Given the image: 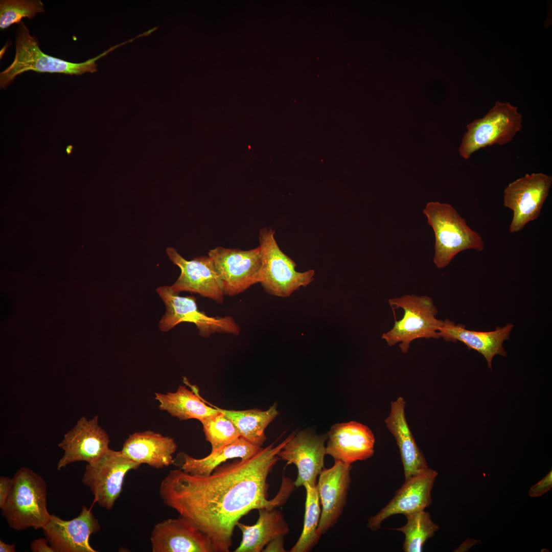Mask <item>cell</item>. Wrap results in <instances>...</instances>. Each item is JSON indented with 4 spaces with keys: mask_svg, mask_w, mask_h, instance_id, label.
<instances>
[{
    "mask_svg": "<svg viewBox=\"0 0 552 552\" xmlns=\"http://www.w3.org/2000/svg\"><path fill=\"white\" fill-rule=\"evenodd\" d=\"M552 176L542 173L526 174L510 182L504 190L503 205L513 212L509 232L523 229L537 219L549 195Z\"/></svg>",
    "mask_w": 552,
    "mask_h": 552,
    "instance_id": "30bf717a",
    "label": "cell"
},
{
    "mask_svg": "<svg viewBox=\"0 0 552 552\" xmlns=\"http://www.w3.org/2000/svg\"><path fill=\"white\" fill-rule=\"evenodd\" d=\"M327 438V434H317L306 429L294 433L279 452L280 459L297 468V476L293 482L295 487L305 484L316 485L317 477L324 468Z\"/></svg>",
    "mask_w": 552,
    "mask_h": 552,
    "instance_id": "7c38bea8",
    "label": "cell"
},
{
    "mask_svg": "<svg viewBox=\"0 0 552 552\" xmlns=\"http://www.w3.org/2000/svg\"><path fill=\"white\" fill-rule=\"evenodd\" d=\"M552 488V470L544 476L538 483L532 486L528 490V494L531 497H539Z\"/></svg>",
    "mask_w": 552,
    "mask_h": 552,
    "instance_id": "4dcf8cb0",
    "label": "cell"
},
{
    "mask_svg": "<svg viewBox=\"0 0 552 552\" xmlns=\"http://www.w3.org/2000/svg\"><path fill=\"white\" fill-rule=\"evenodd\" d=\"M200 421L205 440L211 445V452L235 442L241 437L232 421L219 411Z\"/></svg>",
    "mask_w": 552,
    "mask_h": 552,
    "instance_id": "f1b7e54d",
    "label": "cell"
},
{
    "mask_svg": "<svg viewBox=\"0 0 552 552\" xmlns=\"http://www.w3.org/2000/svg\"><path fill=\"white\" fill-rule=\"evenodd\" d=\"M407 523L402 527L394 530L402 532L405 539L402 549L405 552L423 551L424 543L432 537L439 526L431 519L430 514L422 510L404 515Z\"/></svg>",
    "mask_w": 552,
    "mask_h": 552,
    "instance_id": "83f0119b",
    "label": "cell"
},
{
    "mask_svg": "<svg viewBox=\"0 0 552 552\" xmlns=\"http://www.w3.org/2000/svg\"><path fill=\"white\" fill-rule=\"evenodd\" d=\"M44 12L40 0H1L0 29L4 30L14 24H20L24 18L31 19L37 13Z\"/></svg>",
    "mask_w": 552,
    "mask_h": 552,
    "instance_id": "f546056e",
    "label": "cell"
},
{
    "mask_svg": "<svg viewBox=\"0 0 552 552\" xmlns=\"http://www.w3.org/2000/svg\"><path fill=\"white\" fill-rule=\"evenodd\" d=\"M150 541L153 552H214L210 538L180 515L155 524Z\"/></svg>",
    "mask_w": 552,
    "mask_h": 552,
    "instance_id": "ac0fdd59",
    "label": "cell"
},
{
    "mask_svg": "<svg viewBox=\"0 0 552 552\" xmlns=\"http://www.w3.org/2000/svg\"><path fill=\"white\" fill-rule=\"evenodd\" d=\"M293 434L248 459L220 465L208 475L172 470L162 481L160 497L210 538L215 552H228L242 516L252 510L279 507L292 492L290 486L282 484L277 496L268 500L267 479L280 459L279 452Z\"/></svg>",
    "mask_w": 552,
    "mask_h": 552,
    "instance_id": "6da1fadb",
    "label": "cell"
},
{
    "mask_svg": "<svg viewBox=\"0 0 552 552\" xmlns=\"http://www.w3.org/2000/svg\"><path fill=\"white\" fill-rule=\"evenodd\" d=\"M197 394L179 385L175 392L155 393V399L159 402L160 410L180 420L194 419L200 421L219 411L205 404Z\"/></svg>",
    "mask_w": 552,
    "mask_h": 552,
    "instance_id": "cb8c5ba5",
    "label": "cell"
},
{
    "mask_svg": "<svg viewBox=\"0 0 552 552\" xmlns=\"http://www.w3.org/2000/svg\"><path fill=\"white\" fill-rule=\"evenodd\" d=\"M100 528L98 519L83 505L80 514L70 520L52 514L42 530L55 552H96L89 544V537Z\"/></svg>",
    "mask_w": 552,
    "mask_h": 552,
    "instance_id": "9a60e30c",
    "label": "cell"
},
{
    "mask_svg": "<svg viewBox=\"0 0 552 552\" xmlns=\"http://www.w3.org/2000/svg\"><path fill=\"white\" fill-rule=\"evenodd\" d=\"M83 62L73 63L44 53L36 38L32 36L24 22L19 24L15 40V54L12 63L0 73L1 87L6 88L19 75L29 71L38 73L80 75L97 71L96 61L118 47Z\"/></svg>",
    "mask_w": 552,
    "mask_h": 552,
    "instance_id": "277c9868",
    "label": "cell"
},
{
    "mask_svg": "<svg viewBox=\"0 0 552 552\" xmlns=\"http://www.w3.org/2000/svg\"><path fill=\"white\" fill-rule=\"evenodd\" d=\"M177 446L174 440L151 430L130 434L123 445L122 453L141 465L163 469L174 463Z\"/></svg>",
    "mask_w": 552,
    "mask_h": 552,
    "instance_id": "44dd1931",
    "label": "cell"
},
{
    "mask_svg": "<svg viewBox=\"0 0 552 552\" xmlns=\"http://www.w3.org/2000/svg\"><path fill=\"white\" fill-rule=\"evenodd\" d=\"M303 487L306 492L303 528L298 540L289 550L290 552L310 551L321 537L318 527L321 510L316 485L305 484Z\"/></svg>",
    "mask_w": 552,
    "mask_h": 552,
    "instance_id": "4316f807",
    "label": "cell"
},
{
    "mask_svg": "<svg viewBox=\"0 0 552 552\" xmlns=\"http://www.w3.org/2000/svg\"><path fill=\"white\" fill-rule=\"evenodd\" d=\"M481 543L480 539L468 538L454 551L464 552L468 551L471 547Z\"/></svg>",
    "mask_w": 552,
    "mask_h": 552,
    "instance_id": "e575fe53",
    "label": "cell"
},
{
    "mask_svg": "<svg viewBox=\"0 0 552 552\" xmlns=\"http://www.w3.org/2000/svg\"><path fill=\"white\" fill-rule=\"evenodd\" d=\"M261 448L262 447L252 444L240 437L235 442L211 452L202 458H195L182 453L183 462L180 469L191 475H208L227 460L234 458H240L242 460L248 459Z\"/></svg>",
    "mask_w": 552,
    "mask_h": 552,
    "instance_id": "d4e9b609",
    "label": "cell"
},
{
    "mask_svg": "<svg viewBox=\"0 0 552 552\" xmlns=\"http://www.w3.org/2000/svg\"><path fill=\"white\" fill-rule=\"evenodd\" d=\"M258 511L259 516L255 524L249 525L239 521L237 523L242 533V540L235 552L262 551L271 540L289 533V525L281 511L265 508Z\"/></svg>",
    "mask_w": 552,
    "mask_h": 552,
    "instance_id": "603a6c76",
    "label": "cell"
},
{
    "mask_svg": "<svg viewBox=\"0 0 552 552\" xmlns=\"http://www.w3.org/2000/svg\"><path fill=\"white\" fill-rule=\"evenodd\" d=\"M109 443L108 435L99 425L97 416L90 420L82 417L58 444L64 453L58 462L57 470L74 462H97L109 449Z\"/></svg>",
    "mask_w": 552,
    "mask_h": 552,
    "instance_id": "5bb4252c",
    "label": "cell"
},
{
    "mask_svg": "<svg viewBox=\"0 0 552 552\" xmlns=\"http://www.w3.org/2000/svg\"><path fill=\"white\" fill-rule=\"evenodd\" d=\"M274 235L271 228H262L259 232L262 264L259 283L269 294L286 297L309 285L314 279L315 271H296V263L281 249Z\"/></svg>",
    "mask_w": 552,
    "mask_h": 552,
    "instance_id": "8992f818",
    "label": "cell"
},
{
    "mask_svg": "<svg viewBox=\"0 0 552 552\" xmlns=\"http://www.w3.org/2000/svg\"><path fill=\"white\" fill-rule=\"evenodd\" d=\"M283 537V536L277 537L271 540L265 546L262 551H286L284 547Z\"/></svg>",
    "mask_w": 552,
    "mask_h": 552,
    "instance_id": "836d02e7",
    "label": "cell"
},
{
    "mask_svg": "<svg viewBox=\"0 0 552 552\" xmlns=\"http://www.w3.org/2000/svg\"><path fill=\"white\" fill-rule=\"evenodd\" d=\"M10 493L1 509L10 527L23 531L42 528L51 514L47 509V485L28 467L18 469L12 478Z\"/></svg>",
    "mask_w": 552,
    "mask_h": 552,
    "instance_id": "7a4b0ae2",
    "label": "cell"
},
{
    "mask_svg": "<svg viewBox=\"0 0 552 552\" xmlns=\"http://www.w3.org/2000/svg\"><path fill=\"white\" fill-rule=\"evenodd\" d=\"M326 454L334 461L352 465L372 457L375 438L367 426L356 421L338 423L327 434Z\"/></svg>",
    "mask_w": 552,
    "mask_h": 552,
    "instance_id": "d6986e66",
    "label": "cell"
},
{
    "mask_svg": "<svg viewBox=\"0 0 552 552\" xmlns=\"http://www.w3.org/2000/svg\"><path fill=\"white\" fill-rule=\"evenodd\" d=\"M0 551L1 552H15V544H8L0 540Z\"/></svg>",
    "mask_w": 552,
    "mask_h": 552,
    "instance_id": "d590c367",
    "label": "cell"
},
{
    "mask_svg": "<svg viewBox=\"0 0 552 552\" xmlns=\"http://www.w3.org/2000/svg\"><path fill=\"white\" fill-rule=\"evenodd\" d=\"M330 468H324L316 484L321 505L318 532L321 536L333 527L343 511L351 481L352 465L334 461Z\"/></svg>",
    "mask_w": 552,
    "mask_h": 552,
    "instance_id": "e0dca14e",
    "label": "cell"
},
{
    "mask_svg": "<svg viewBox=\"0 0 552 552\" xmlns=\"http://www.w3.org/2000/svg\"><path fill=\"white\" fill-rule=\"evenodd\" d=\"M210 404L232 421L241 438L260 447L266 440L265 433L266 427L279 415L275 404L266 410L257 408L230 410Z\"/></svg>",
    "mask_w": 552,
    "mask_h": 552,
    "instance_id": "484cf974",
    "label": "cell"
},
{
    "mask_svg": "<svg viewBox=\"0 0 552 552\" xmlns=\"http://www.w3.org/2000/svg\"><path fill=\"white\" fill-rule=\"evenodd\" d=\"M522 116L509 102L496 101L483 117L467 125L458 150L465 159L478 150L510 143L522 129Z\"/></svg>",
    "mask_w": 552,
    "mask_h": 552,
    "instance_id": "52a82bcc",
    "label": "cell"
},
{
    "mask_svg": "<svg viewBox=\"0 0 552 552\" xmlns=\"http://www.w3.org/2000/svg\"><path fill=\"white\" fill-rule=\"evenodd\" d=\"M170 260L179 267L181 272L170 286L174 292H190L222 304L225 296L222 282L212 259L200 256L187 260L171 247L166 249Z\"/></svg>",
    "mask_w": 552,
    "mask_h": 552,
    "instance_id": "4fadbf2b",
    "label": "cell"
},
{
    "mask_svg": "<svg viewBox=\"0 0 552 552\" xmlns=\"http://www.w3.org/2000/svg\"><path fill=\"white\" fill-rule=\"evenodd\" d=\"M435 235L433 262L439 268L447 266L459 252L474 249L481 251L485 243L450 204L430 202L423 210Z\"/></svg>",
    "mask_w": 552,
    "mask_h": 552,
    "instance_id": "3957f363",
    "label": "cell"
},
{
    "mask_svg": "<svg viewBox=\"0 0 552 552\" xmlns=\"http://www.w3.org/2000/svg\"><path fill=\"white\" fill-rule=\"evenodd\" d=\"M156 291L166 308L158 325L163 332L168 331L185 321L194 324L199 335L206 338L215 333L237 336L240 332V327L232 316L211 317L198 310L196 299L193 296H180L169 286H160Z\"/></svg>",
    "mask_w": 552,
    "mask_h": 552,
    "instance_id": "ba28073f",
    "label": "cell"
},
{
    "mask_svg": "<svg viewBox=\"0 0 552 552\" xmlns=\"http://www.w3.org/2000/svg\"><path fill=\"white\" fill-rule=\"evenodd\" d=\"M30 549L33 552H55L45 537L36 539L32 541Z\"/></svg>",
    "mask_w": 552,
    "mask_h": 552,
    "instance_id": "d6a6232c",
    "label": "cell"
},
{
    "mask_svg": "<svg viewBox=\"0 0 552 552\" xmlns=\"http://www.w3.org/2000/svg\"><path fill=\"white\" fill-rule=\"evenodd\" d=\"M406 402L399 397L391 403L390 411L385 420L387 428L395 438L399 449L405 479L419 474L429 467L417 446L408 425L405 413Z\"/></svg>",
    "mask_w": 552,
    "mask_h": 552,
    "instance_id": "7402d4cb",
    "label": "cell"
},
{
    "mask_svg": "<svg viewBox=\"0 0 552 552\" xmlns=\"http://www.w3.org/2000/svg\"><path fill=\"white\" fill-rule=\"evenodd\" d=\"M514 325L508 323L503 327H497L494 331L479 332L467 330L462 324H455L448 318L443 320L439 331L440 338L446 341H460L469 349L476 351L486 359L488 367L492 369V361L496 355L506 357L503 347L505 340L510 338Z\"/></svg>",
    "mask_w": 552,
    "mask_h": 552,
    "instance_id": "ffe728a7",
    "label": "cell"
},
{
    "mask_svg": "<svg viewBox=\"0 0 552 552\" xmlns=\"http://www.w3.org/2000/svg\"><path fill=\"white\" fill-rule=\"evenodd\" d=\"M392 309L402 308L403 317L395 319L393 327L383 333L382 338L393 346L399 343L401 352L407 353L411 342L420 338L439 339L443 320L438 319V310L431 298L426 295L406 294L388 300Z\"/></svg>",
    "mask_w": 552,
    "mask_h": 552,
    "instance_id": "5b68a950",
    "label": "cell"
},
{
    "mask_svg": "<svg viewBox=\"0 0 552 552\" xmlns=\"http://www.w3.org/2000/svg\"><path fill=\"white\" fill-rule=\"evenodd\" d=\"M141 465L121 451L110 448L96 462L87 464L82 481L88 487L98 504L109 511L120 497L125 476Z\"/></svg>",
    "mask_w": 552,
    "mask_h": 552,
    "instance_id": "9c48e42d",
    "label": "cell"
},
{
    "mask_svg": "<svg viewBox=\"0 0 552 552\" xmlns=\"http://www.w3.org/2000/svg\"><path fill=\"white\" fill-rule=\"evenodd\" d=\"M220 277L225 295L235 296L259 283L262 264L259 246L247 250L218 246L208 254Z\"/></svg>",
    "mask_w": 552,
    "mask_h": 552,
    "instance_id": "8fae6325",
    "label": "cell"
},
{
    "mask_svg": "<svg viewBox=\"0 0 552 552\" xmlns=\"http://www.w3.org/2000/svg\"><path fill=\"white\" fill-rule=\"evenodd\" d=\"M12 478L0 476V508L4 505L11 489Z\"/></svg>",
    "mask_w": 552,
    "mask_h": 552,
    "instance_id": "1f68e13d",
    "label": "cell"
},
{
    "mask_svg": "<svg viewBox=\"0 0 552 552\" xmlns=\"http://www.w3.org/2000/svg\"><path fill=\"white\" fill-rule=\"evenodd\" d=\"M438 475L436 471L429 468L405 479L389 503L369 519L367 527L377 531L381 528L383 521L393 515L425 510L432 503L431 493Z\"/></svg>",
    "mask_w": 552,
    "mask_h": 552,
    "instance_id": "2e32d148",
    "label": "cell"
}]
</instances>
